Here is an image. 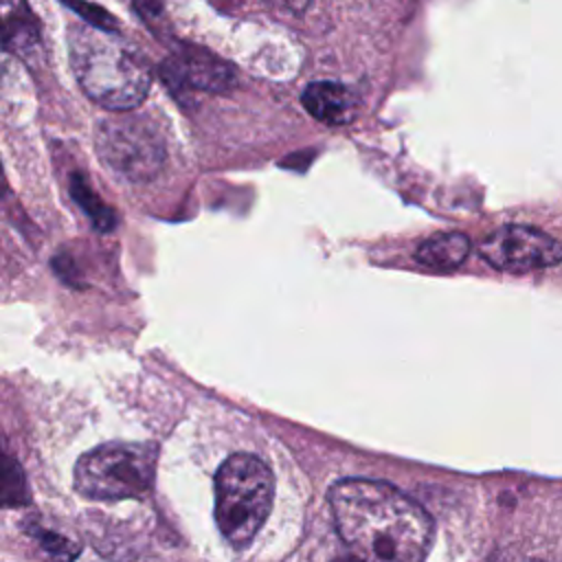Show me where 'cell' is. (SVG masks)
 <instances>
[{
	"instance_id": "cell-1",
	"label": "cell",
	"mask_w": 562,
	"mask_h": 562,
	"mask_svg": "<svg viewBox=\"0 0 562 562\" xmlns=\"http://www.w3.org/2000/svg\"><path fill=\"white\" fill-rule=\"evenodd\" d=\"M338 536L362 560L417 562L435 540L430 514L395 485L342 479L329 490Z\"/></svg>"
},
{
	"instance_id": "cell-2",
	"label": "cell",
	"mask_w": 562,
	"mask_h": 562,
	"mask_svg": "<svg viewBox=\"0 0 562 562\" xmlns=\"http://www.w3.org/2000/svg\"><path fill=\"white\" fill-rule=\"evenodd\" d=\"M68 53L77 83L94 103L123 112L145 101L151 86L147 64L105 26H72Z\"/></svg>"
},
{
	"instance_id": "cell-3",
	"label": "cell",
	"mask_w": 562,
	"mask_h": 562,
	"mask_svg": "<svg viewBox=\"0 0 562 562\" xmlns=\"http://www.w3.org/2000/svg\"><path fill=\"white\" fill-rule=\"evenodd\" d=\"M274 498V476L255 454L228 457L215 474V522L233 547L252 542Z\"/></svg>"
},
{
	"instance_id": "cell-4",
	"label": "cell",
	"mask_w": 562,
	"mask_h": 562,
	"mask_svg": "<svg viewBox=\"0 0 562 562\" xmlns=\"http://www.w3.org/2000/svg\"><path fill=\"white\" fill-rule=\"evenodd\" d=\"M156 446L103 443L75 463V487L92 501L140 498L154 483Z\"/></svg>"
},
{
	"instance_id": "cell-5",
	"label": "cell",
	"mask_w": 562,
	"mask_h": 562,
	"mask_svg": "<svg viewBox=\"0 0 562 562\" xmlns=\"http://www.w3.org/2000/svg\"><path fill=\"white\" fill-rule=\"evenodd\" d=\"M97 149L116 173L130 180L154 178L165 160L160 138L140 121H103L97 134Z\"/></svg>"
},
{
	"instance_id": "cell-6",
	"label": "cell",
	"mask_w": 562,
	"mask_h": 562,
	"mask_svg": "<svg viewBox=\"0 0 562 562\" xmlns=\"http://www.w3.org/2000/svg\"><path fill=\"white\" fill-rule=\"evenodd\" d=\"M483 259L503 272H531L562 261V241L533 226H501L481 241Z\"/></svg>"
},
{
	"instance_id": "cell-7",
	"label": "cell",
	"mask_w": 562,
	"mask_h": 562,
	"mask_svg": "<svg viewBox=\"0 0 562 562\" xmlns=\"http://www.w3.org/2000/svg\"><path fill=\"white\" fill-rule=\"evenodd\" d=\"M162 72L167 81L206 92H226L237 79L235 68L228 61L198 46H182L176 50L165 61Z\"/></svg>"
},
{
	"instance_id": "cell-8",
	"label": "cell",
	"mask_w": 562,
	"mask_h": 562,
	"mask_svg": "<svg viewBox=\"0 0 562 562\" xmlns=\"http://www.w3.org/2000/svg\"><path fill=\"white\" fill-rule=\"evenodd\" d=\"M305 110L327 125H345L356 116L358 101L353 92L336 81H316L303 90Z\"/></svg>"
},
{
	"instance_id": "cell-9",
	"label": "cell",
	"mask_w": 562,
	"mask_h": 562,
	"mask_svg": "<svg viewBox=\"0 0 562 562\" xmlns=\"http://www.w3.org/2000/svg\"><path fill=\"white\" fill-rule=\"evenodd\" d=\"M468 252L470 239L463 233H437L417 246L415 259L432 270H452L463 263Z\"/></svg>"
},
{
	"instance_id": "cell-10",
	"label": "cell",
	"mask_w": 562,
	"mask_h": 562,
	"mask_svg": "<svg viewBox=\"0 0 562 562\" xmlns=\"http://www.w3.org/2000/svg\"><path fill=\"white\" fill-rule=\"evenodd\" d=\"M4 9V46L24 50L37 44V22L24 0H2Z\"/></svg>"
},
{
	"instance_id": "cell-11",
	"label": "cell",
	"mask_w": 562,
	"mask_h": 562,
	"mask_svg": "<svg viewBox=\"0 0 562 562\" xmlns=\"http://www.w3.org/2000/svg\"><path fill=\"white\" fill-rule=\"evenodd\" d=\"M72 195L75 200L81 204V209L86 211V215H90L92 224L99 228V231H112L114 226V213L94 195V191L77 176H72Z\"/></svg>"
},
{
	"instance_id": "cell-12",
	"label": "cell",
	"mask_w": 562,
	"mask_h": 562,
	"mask_svg": "<svg viewBox=\"0 0 562 562\" xmlns=\"http://www.w3.org/2000/svg\"><path fill=\"white\" fill-rule=\"evenodd\" d=\"M40 542H42V547H44L48 553H53V555L70 558V555L77 553V551H70V542H68V540H64V538H59V536H53V533L40 536Z\"/></svg>"
}]
</instances>
